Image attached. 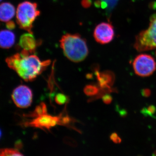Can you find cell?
Returning <instances> with one entry per match:
<instances>
[{
	"instance_id": "6da1fadb",
	"label": "cell",
	"mask_w": 156,
	"mask_h": 156,
	"mask_svg": "<svg viewBox=\"0 0 156 156\" xmlns=\"http://www.w3.org/2000/svg\"><path fill=\"white\" fill-rule=\"evenodd\" d=\"M7 65L24 80H34L50 64V60L41 61L36 55L23 50L6 58Z\"/></svg>"
},
{
	"instance_id": "7a4b0ae2",
	"label": "cell",
	"mask_w": 156,
	"mask_h": 156,
	"mask_svg": "<svg viewBox=\"0 0 156 156\" xmlns=\"http://www.w3.org/2000/svg\"><path fill=\"white\" fill-rule=\"evenodd\" d=\"M60 46L64 55L73 62L83 61L89 53L87 43L77 34H66L60 40Z\"/></svg>"
},
{
	"instance_id": "3957f363",
	"label": "cell",
	"mask_w": 156,
	"mask_h": 156,
	"mask_svg": "<svg viewBox=\"0 0 156 156\" xmlns=\"http://www.w3.org/2000/svg\"><path fill=\"white\" fill-rule=\"evenodd\" d=\"M37 4L29 2L20 3L16 12L17 22L20 28L32 34L33 23L40 15Z\"/></svg>"
},
{
	"instance_id": "277c9868",
	"label": "cell",
	"mask_w": 156,
	"mask_h": 156,
	"mask_svg": "<svg viewBox=\"0 0 156 156\" xmlns=\"http://www.w3.org/2000/svg\"><path fill=\"white\" fill-rule=\"evenodd\" d=\"M134 46L139 52L156 49V14L151 17L148 28L142 31L136 37Z\"/></svg>"
},
{
	"instance_id": "5b68a950",
	"label": "cell",
	"mask_w": 156,
	"mask_h": 156,
	"mask_svg": "<svg viewBox=\"0 0 156 156\" xmlns=\"http://www.w3.org/2000/svg\"><path fill=\"white\" fill-rule=\"evenodd\" d=\"M134 72L137 76L147 77L151 75L156 70V62L151 55L141 54L136 56L133 62Z\"/></svg>"
},
{
	"instance_id": "8992f818",
	"label": "cell",
	"mask_w": 156,
	"mask_h": 156,
	"mask_svg": "<svg viewBox=\"0 0 156 156\" xmlns=\"http://www.w3.org/2000/svg\"><path fill=\"white\" fill-rule=\"evenodd\" d=\"M12 98L18 108H26L30 106L32 102V92L27 86L21 85L14 89Z\"/></svg>"
},
{
	"instance_id": "52a82bcc",
	"label": "cell",
	"mask_w": 156,
	"mask_h": 156,
	"mask_svg": "<svg viewBox=\"0 0 156 156\" xmlns=\"http://www.w3.org/2000/svg\"><path fill=\"white\" fill-rule=\"evenodd\" d=\"M115 33L112 24L102 23L95 27L94 37L96 41L102 44H108L114 37Z\"/></svg>"
},
{
	"instance_id": "ba28073f",
	"label": "cell",
	"mask_w": 156,
	"mask_h": 156,
	"mask_svg": "<svg viewBox=\"0 0 156 156\" xmlns=\"http://www.w3.org/2000/svg\"><path fill=\"white\" fill-rule=\"evenodd\" d=\"M58 120L56 117H53L47 114L39 115L38 118L29 123V125L40 128L50 129L57 124Z\"/></svg>"
},
{
	"instance_id": "9c48e42d",
	"label": "cell",
	"mask_w": 156,
	"mask_h": 156,
	"mask_svg": "<svg viewBox=\"0 0 156 156\" xmlns=\"http://www.w3.org/2000/svg\"><path fill=\"white\" fill-rule=\"evenodd\" d=\"M19 46L23 49L31 53L35 52L37 46V43L32 34L29 33L23 34L20 39Z\"/></svg>"
},
{
	"instance_id": "30bf717a",
	"label": "cell",
	"mask_w": 156,
	"mask_h": 156,
	"mask_svg": "<svg viewBox=\"0 0 156 156\" xmlns=\"http://www.w3.org/2000/svg\"><path fill=\"white\" fill-rule=\"evenodd\" d=\"M96 73L99 86L101 88L111 87L114 83L115 75L111 71H106L101 73L97 71Z\"/></svg>"
},
{
	"instance_id": "8fae6325",
	"label": "cell",
	"mask_w": 156,
	"mask_h": 156,
	"mask_svg": "<svg viewBox=\"0 0 156 156\" xmlns=\"http://www.w3.org/2000/svg\"><path fill=\"white\" fill-rule=\"evenodd\" d=\"M15 10L14 6L9 3H3L0 7V18L3 22H8L14 17Z\"/></svg>"
},
{
	"instance_id": "7c38bea8",
	"label": "cell",
	"mask_w": 156,
	"mask_h": 156,
	"mask_svg": "<svg viewBox=\"0 0 156 156\" xmlns=\"http://www.w3.org/2000/svg\"><path fill=\"white\" fill-rule=\"evenodd\" d=\"M15 36L14 33L9 30H2L0 34V45L3 49H9L14 44Z\"/></svg>"
},
{
	"instance_id": "4fadbf2b",
	"label": "cell",
	"mask_w": 156,
	"mask_h": 156,
	"mask_svg": "<svg viewBox=\"0 0 156 156\" xmlns=\"http://www.w3.org/2000/svg\"><path fill=\"white\" fill-rule=\"evenodd\" d=\"M0 156H24L17 150L14 149L6 148L1 150Z\"/></svg>"
},
{
	"instance_id": "5bb4252c",
	"label": "cell",
	"mask_w": 156,
	"mask_h": 156,
	"mask_svg": "<svg viewBox=\"0 0 156 156\" xmlns=\"http://www.w3.org/2000/svg\"><path fill=\"white\" fill-rule=\"evenodd\" d=\"M99 90L97 87L92 85H88L84 89V92L87 95L92 96L96 95Z\"/></svg>"
},
{
	"instance_id": "9a60e30c",
	"label": "cell",
	"mask_w": 156,
	"mask_h": 156,
	"mask_svg": "<svg viewBox=\"0 0 156 156\" xmlns=\"http://www.w3.org/2000/svg\"><path fill=\"white\" fill-rule=\"evenodd\" d=\"M156 108L153 105H151L147 108L143 109L142 113L145 115L152 116L156 112Z\"/></svg>"
},
{
	"instance_id": "2e32d148",
	"label": "cell",
	"mask_w": 156,
	"mask_h": 156,
	"mask_svg": "<svg viewBox=\"0 0 156 156\" xmlns=\"http://www.w3.org/2000/svg\"><path fill=\"white\" fill-rule=\"evenodd\" d=\"M118 1V0H102V2H101V6L102 8H105L109 6L110 9H112L116 4Z\"/></svg>"
},
{
	"instance_id": "e0dca14e",
	"label": "cell",
	"mask_w": 156,
	"mask_h": 156,
	"mask_svg": "<svg viewBox=\"0 0 156 156\" xmlns=\"http://www.w3.org/2000/svg\"><path fill=\"white\" fill-rule=\"evenodd\" d=\"M110 139L114 143L119 144L121 143L122 141V140L121 137L118 135L116 132H113L111 134L110 136Z\"/></svg>"
},
{
	"instance_id": "ac0fdd59",
	"label": "cell",
	"mask_w": 156,
	"mask_h": 156,
	"mask_svg": "<svg viewBox=\"0 0 156 156\" xmlns=\"http://www.w3.org/2000/svg\"><path fill=\"white\" fill-rule=\"evenodd\" d=\"M102 100L105 104H110L112 101V97L110 94H106L102 97Z\"/></svg>"
},
{
	"instance_id": "d6986e66",
	"label": "cell",
	"mask_w": 156,
	"mask_h": 156,
	"mask_svg": "<svg viewBox=\"0 0 156 156\" xmlns=\"http://www.w3.org/2000/svg\"><path fill=\"white\" fill-rule=\"evenodd\" d=\"M56 100L58 104H63L66 102V97L62 94H58L56 96Z\"/></svg>"
},
{
	"instance_id": "ffe728a7",
	"label": "cell",
	"mask_w": 156,
	"mask_h": 156,
	"mask_svg": "<svg viewBox=\"0 0 156 156\" xmlns=\"http://www.w3.org/2000/svg\"><path fill=\"white\" fill-rule=\"evenodd\" d=\"M141 94L142 96L144 97H149L151 95L150 89H144L141 90Z\"/></svg>"
},
{
	"instance_id": "44dd1931",
	"label": "cell",
	"mask_w": 156,
	"mask_h": 156,
	"mask_svg": "<svg viewBox=\"0 0 156 156\" xmlns=\"http://www.w3.org/2000/svg\"><path fill=\"white\" fill-rule=\"evenodd\" d=\"M91 4V0H83L82 5L84 7H89Z\"/></svg>"
},
{
	"instance_id": "7402d4cb",
	"label": "cell",
	"mask_w": 156,
	"mask_h": 156,
	"mask_svg": "<svg viewBox=\"0 0 156 156\" xmlns=\"http://www.w3.org/2000/svg\"><path fill=\"white\" fill-rule=\"evenodd\" d=\"M7 27H8L9 29H13L15 28V25L14 24V22L13 21H10L7 23Z\"/></svg>"
},
{
	"instance_id": "603a6c76",
	"label": "cell",
	"mask_w": 156,
	"mask_h": 156,
	"mask_svg": "<svg viewBox=\"0 0 156 156\" xmlns=\"http://www.w3.org/2000/svg\"><path fill=\"white\" fill-rule=\"evenodd\" d=\"M152 156H156V150L152 154Z\"/></svg>"
},
{
	"instance_id": "cb8c5ba5",
	"label": "cell",
	"mask_w": 156,
	"mask_h": 156,
	"mask_svg": "<svg viewBox=\"0 0 156 156\" xmlns=\"http://www.w3.org/2000/svg\"><path fill=\"white\" fill-rule=\"evenodd\" d=\"M137 156H144L142 155L139 154V155H137Z\"/></svg>"
},
{
	"instance_id": "d4e9b609",
	"label": "cell",
	"mask_w": 156,
	"mask_h": 156,
	"mask_svg": "<svg viewBox=\"0 0 156 156\" xmlns=\"http://www.w3.org/2000/svg\"><path fill=\"white\" fill-rule=\"evenodd\" d=\"M1 1H2V0H1Z\"/></svg>"
}]
</instances>
